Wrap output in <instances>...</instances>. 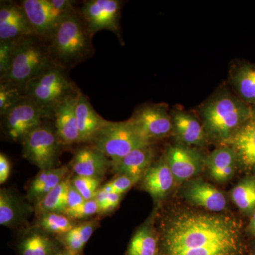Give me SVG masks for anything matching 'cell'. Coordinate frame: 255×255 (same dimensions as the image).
Listing matches in <instances>:
<instances>
[{
    "instance_id": "obj_21",
    "label": "cell",
    "mask_w": 255,
    "mask_h": 255,
    "mask_svg": "<svg viewBox=\"0 0 255 255\" xmlns=\"http://www.w3.org/2000/svg\"><path fill=\"white\" fill-rule=\"evenodd\" d=\"M228 83L240 100L255 107V64L239 63L233 65L230 70Z\"/></svg>"
},
{
    "instance_id": "obj_7",
    "label": "cell",
    "mask_w": 255,
    "mask_h": 255,
    "mask_svg": "<svg viewBox=\"0 0 255 255\" xmlns=\"http://www.w3.org/2000/svg\"><path fill=\"white\" fill-rule=\"evenodd\" d=\"M21 143L23 157L31 163L41 170L55 168L62 145L55 130L41 124L30 132Z\"/></svg>"
},
{
    "instance_id": "obj_17",
    "label": "cell",
    "mask_w": 255,
    "mask_h": 255,
    "mask_svg": "<svg viewBox=\"0 0 255 255\" xmlns=\"http://www.w3.org/2000/svg\"><path fill=\"white\" fill-rule=\"evenodd\" d=\"M79 92L69 96L58 105L53 114L55 132L62 145L80 142L76 117V103Z\"/></svg>"
},
{
    "instance_id": "obj_30",
    "label": "cell",
    "mask_w": 255,
    "mask_h": 255,
    "mask_svg": "<svg viewBox=\"0 0 255 255\" xmlns=\"http://www.w3.org/2000/svg\"><path fill=\"white\" fill-rule=\"evenodd\" d=\"M22 206L10 191H0V224L3 226H14L23 216Z\"/></svg>"
},
{
    "instance_id": "obj_9",
    "label": "cell",
    "mask_w": 255,
    "mask_h": 255,
    "mask_svg": "<svg viewBox=\"0 0 255 255\" xmlns=\"http://www.w3.org/2000/svg\"><path fill=\"white\" fill-rule=\"evenodd\" d=\"M129 122L144 138L152 142L172 135L171 112L168 106L164 104H150L139 107Z\"/></svg>"
},
{
    "instance_id": "obj_1",
    "label": "cell",
    "mask_w": 255,
    "mask_h": 255,
    "mask_svg": "<svg viewBox=\"0 0 255 255\" xmlns=\"http://www.w3.org/2000/svg\"><path fill=\"white\" fill-rule=\"evenodd\" d=\"M243 225L234 216L179 210L161 226L158 255H243Z\"/></svg>"
},
{
    "instance_id": "obj_29",
    "label": "cell",
    "mask_w": 255,
    "mask_h": 255,
    "mask_svg": "<svg viewBox=\"0 0 255 255\" xmlns=\"http://www.w3.org/2000/svg\"><path fill=\"white\" fill-rule=\"evenodd\" d=\"M97 223L90 221L76 226L65 234L60 236V242L64 248L68 251L81 255L82 251L87 242L90 241Z\"/></svg>"
},
{
    "instance_id": "obj_41",
    "label": "cell",
    "mask_w": 255,
    "mask_h": 255,
    "mask_svg": "<svg viewBox=\"0 0 255 255\" xmlns=\"http://www.w3.org/2000/svg\"><path fill=\"white\" fill-rule=\"evenodd\" d=\"M57 255H80L78 254H75V253H72V252L68 251V250L65 249L63 248L61 251Z\"/></svg>"
},
{
    "instance_id": "obj_39",
    "label": "cell",
    "mask_w": 255,
    "mask_h": 255,
    "mask_svg": "<svg viewBox=\"0 0 255 255\" xmlns=\"http://www.w3.org/2000/svg\"><path fill=\"white\" fill-rule=\"evenodd\" d=\"M11 173V164L4 154H0V183L4 184Z\"/></svg>"
},
{
    "instance_id": "obj_31",
    "label": "cell",
    "mask_w": 255,
    "mask_h": 255,
    "mask_svg": "<svg viewBox=\"0 0 255 255\" xmlns=\"http://www.w3.org/2000/svg\"><path fill=\"white\" fill-rule=\"evenodd\" d=\"M39 226L46 233L50 234L62 235L69 232L75 227L73 219L63 214L46 213L41 215Z\"/></svg>"
},
{
    "instance_id": "obj_5",
    "label": "cell",
    "mask_w": 255,
    "mask_h": 255,
    "mask_svg": "<svg viewBox=\"0 0 255 255\" xmlns=\"http://www.w3.org/2000/svg\"><path fill=\"white\" fill-rule=\"evenodd\" d=\"M79 90L68 71L53 65L28 82L24 92L41 109L45 118L53 119L58 105Z\"/></svg>"
},
{
    "instance_id": "obj_24",
    "label": "cell",
    "mask_w": 255,
    "mask_h": 255,
    "mask_svg": "<svg viewBox=\"0 0 255 255\" xmlns=\"http://www.w3.org/2000/svg\"><path fill=\"white\" fill-rule=\"evenodd\" d=\"M68 172V166L41 170L32 181L28 189V199L38 203L66 179Z\"/></svg>"
},
{
    "instance_id": "obj_28",
    "label": "cell",
    "mask_w": 255,
    "mask_h": 255,
    "mask_svg": "<svg viewBox=\"0 0 255 255\" xmlns=\"http://www.w3.org/2000/svg\"><path fill=\"white\" fill-rule=\"evenodd\" d=\"M159 238L150 226L137 230L129 243L127 255H158Z\"/></svg>"
},
{
    "instance_id": "obj_13",
    "label": "cell",
    "mask_w": 255,
    "mask_h": 255,
    "mask_svg": "<svg viewBox=\"0 0 255 255\" xmlns=\"http://www.w3.org/2000/svg\"><path fill=\"white\" fill-rule=\"evenodd\" d=\"M182 195L191 205L209 212H222L227 208V199L222 191L201 179L194 178L184 183Z\"/></svg>"
},
{
    "instance_id": "obj_22",
    "label": "cell",
    "mask_w": 255,
    "mask_h": 255,
    "mask_svg": "<svg viewBox=\"0 0 255 255\" xmlns=\"http://www.w3.org/2000/svg\"><path fill=\"white\" fill-rule=\"evenodd\" d=\"M206 169L215 182H228L238 169L234 151L228 145L219 146L206 156Z\"/></svg>"
},
{
    "instance_id": "obj_15",
    "label": "cell",
    "mask_w": 255,
    "mask_h": 255,
    "mask_svg": "<svg viewBox=\"0 0 255 255\" xmlns=\"http://www.w3.org/2000/svg\"><path fill=\"white\" fill-rule=\"evenodd\" d=\"M225 145L234 151L238 169L255 175V107L251 118Z\"/></svg>"
},
{
    "instance_id": "obj_35",
    "label": "cell",
    "mask_w": 255,
    "mask_h": 255,
    "mask_svg": "<svg viewBox=\"0 0 255 255\" xmlns=\"http://www.w3.org/2000/svg\"><path fill=\"white\" fill-rule=\"evenodd\" d=\"M123 195L119 194H107L99 189L95 200L99 206V214H105L112 212L118 207Z\"/></svg>"
},
{
    "instance_id": "obj_37",
    "label": "cell",
    "mask_w": 255,
    "mask_h": 255,
    "mask_svg": "<svg viewBox=\"0 0 255 255\" xmlns=\"http://www.w3.org/2000/svg\"><path fill=\"white\" fill-rule=\"evenodd\" d=\"M140 179L127 175H118L113 180L108 182L114 194H123L131 189Z\"/></svg>"
},
{
    "instance_id": "obj_20",
    "label": "cell",
    "mask_w": 255,
    "mask_h": 255,
    "mask_svg": "<svg viewBox=\"0 0 255 255\" xmlns=\"http://www.w3.org/2000/svg\"><path fill=\"white\" fill-rule=\"evenodd\" d=\"M155 151L152 145L132 151L123 158L112 162L114 173L142 179L155 162Z\"/></svg>"
},
{
    "instance_id": "obj_32",
    "label": "cell",
    "mask_w": 255,
    "mask_h": 255,
    "mask_svg": "<svg viewBox=\"0 0 255 255\" xmlns=\"http://www.w3.org/2000/svg\"><path fill=\"white\" fill-rule=\"evenodd\" d=\"M25 96L24 90L21 87L0 82V115L6 113Z\"/></svg>"
},
{
    "instance_id": "obj_4",
    "label": "cell",
    "mask_w": 255,
    "mask_h": 255,
    "mask_svg": "<svg viewBox=\"0 0 255 255\" xmlns=\"http://www.w3.org/2000/svg\"><path fill=\"white\" fill-rule=\"evenodd\" d=\"M48 43L36 34L23 37L18 42L9 70L0 77L23 90L28 82L53 65Z\"/></svg>"
},
{
    "instance_id": "obj_25",
    "label": "cell",
    "mask_w": 255,
    "mask_h": 255,
    "mask_svg": "<svg viewBox=\"0 0 255 255\" xmlns=\"http://www.w3.org/2000/svg\"><path fill=\"white\" fill-rule=\"evenodd\" d=\"M18 250L19 255H57L63 249L44 233L34 232L21 240Z\"/></svg>"
},
{
    "instance_id": "obj_6",
    "label": "cell",
    "mask_w": 255,
    "mask_h": 255,
    "mask_svg": "<svg viewBox=\"0 0 255 255\" xmlns=\"http://www.w3.org/2000/svg\"><path fill=\"white\" fill-rule=\"evenodd\" d=\"M91 144L112 162H115L132 151L152 145V142L144 138L129 120L120 122L106 121Z\"/></svg>"
},
{
    "instance_id": "obj_33",
    "label": "cell",
    "mask_w": 255,
    "mask_h": 255,
    "mask_svg": "<svg viewBox=\"0 0 255 255\" xmlns=\"http://www.w3.org/2000/svg\"><path fill=\"white\" fill-rule=\"evenodd\" d=\"M98 178L75 176L71 180L72 185L81 194L85 201L92 200L95 198L100 185Z\"/></svg>"
},
{
    "instance_id": "obj_38",
    "label": "cell",
    "mask_w": 255,
    "mask_h": 255,
    "mask_svg": "<svg viewBox=\"0 0 255 255\" xmlns=\"http://www.w3.org/2000/svg\"><path fill=\"white\" fill-rule=\"evenodd\" d=\"M85 201H86L85 199L71 184L68 191V208L66 210L76 209L82 205Z\"/></svg>"
},
{
    "instance_id": "obj_27",
    "label": "cell",
    "mask_w": 255,
    "mask_h": 255,
    "mask_svg": "<svg viewBox=\"0 0 255 255\" xmlns=\"http://www.w3.org/2000/svg\"><path fill=\"white\" fill-rule=\"evenodd\" d=\"M71 180L66 178L41 200L37 203V211L40 214L46 213L63 214L68 208V191Z\"/></svg>"
},
{
    "instance_id": "obj_34",
    "label": "cell",
    "mask_w": 255,
    "mask_h": 255,
    "mask_svg": "<svg viewBox=\"0 0 255 255\" xmlns=\"http://www.w3.org/2000/svg\"><path fill=\"white\" fill-rule=\"evenodd\" d=\"M20 39L0 42V77L9 70Z\"/></svg>"
},
{
    "instance_id": "obj_40",
    "label": "cell",
    "mask_w": 255,
    "mask_h": 255,
    "mask_svg": "<svg viewBox=\"0 0 255 255\" xmlns=\"http://www.w3.org/2000/svg\"><path fill=\"white\" fill-rule=\"evenodd\" d=\"M246 231L251 236L255 237V211L251 216V221L247 227Z\"/></svg>"
},
{
    "instance_id": "obj_11",
    "label": "cell",
    "mask_w": 255,
    "mask_h": 255,
    "mask_svg": "<svg viewBox=\"0 0 255 255\" xmlns=\"http://www.w3.org/2000/svg\"><path fill=\"white\" fill-rule=\"evenodd\" d=\"M164 156L178 184L194 179L206 168V156L197 147L177 142L167 147Z\"/></svg>"
},
{
    "instance_id": "obj_2",
    "label": "cell",
    "mask_w": 255,
    "mask_h": 255,
    "mask_svg": "<svg viewBox=\"0 0 255 255\" xmlns=\"http://www.w3.org/2000/svg\"><path fill=\"white\" fill-rule=\"evenodd\" d=\"M198 112L210 143L221 146L251 118L254 107L240 100L227 87H222L204 102Z\"/></svg>"
},
{
    "instance_id": "obj_42",
    "label": "cell",
    "mask_w": 255,
    "mask_h": 255,
    "mask_svg": "<svg viewBox=\"0 0 255 255\" xmlns=\"http://www.w3.org/2000/svg\"><path fill=\"white\" fill-rule=\"evenodd\" d=\"M253 255H255V250H254V253H253Z\"/></svg>"
},
{
    "instance_id": "obj_8",
    "label": "cell",
    "mask_w": 255,
    "mask_h": 255,
    "mask_svg": "<svg viewBox=\"0 0 255 255\" xmlns=\"http://www.w3.org/2000/svg\"><path fill=\"white\" fill-rule=\"evenodd\" d=\"M1 117L3 129L8 138L21 142L41 125L45 118L41 109L26 96Z\"/></svg>"
},
{
    "instance_id": "obj_16",
    "label": "cell",
    "mask_w": 255,
    "mask_h": 255,
    "mask_svg": "<svg viewBox=\"0 0 255 255\" xmlns=\"http://www.w3.org/2000/svg\"><path fill=\"white\" fill-rule=\"evenodd\" d=\"M36 34L21 3L1 1L0 4V42Z\"/></svg>"
},
{
    "instance_id": "obj_3",
    "label": "cell",
    "mask_w": 255,
    "mask_h": 255,
    "mask_svg": "<svg viewBox=\"0 0 255 255\" xmlns=\"http://www.w3.org/2000/svg\"><path fill=\"white\" fill-rule=\"evenodd\" d=\"M92 38L78 9L69 13L62 18L47 43L53 65L68 72L90 59L95 54Z\"/></svg>"
},
{
    "instance_id": "obj_23",
    "label": "cell",
    "mask_w": 255,
    "mask_h": 255,
    "mask_svg": "<svg viewBox=\"0 0 255 255\" xmlns=\"http://www.w3.org/2000/svg\"><path fill=\"white\" fill-rule=\"evenodd\" d=\"M76 117L80 142L91 143L107 121L97 113L87 96L80 90L77 99Z\"/></svg>"
},
{
    "instance_id": "obj_36",
    "label": "cell",
    "mask_w": 255,
    "mask_h": 255,
    "mask_svg": "<svg viewBox=\"0 0 255 255\" xmlns=\"http://www.w3.org/2000/svg\"><path fill=\"white\" fill-rule=\"evenodd\" d=\"M99 206L95 199L85 201L75 209L66 210L64 214L71 219H85L99 214Z\"/></svg>"
},
{
    "instance_id": "obj_19",
    "label": "cell",
    "mask_w": 255,
    "mask_h": 255,
    "mask_svg": "<svg viewBox=\"0 0 255 255\" xmlns=\"http://www.w3.org/2000/svg\"><path fill=\"white\" fill-rule=\"evenodd\" d=\"M175 182L164 156L153 162L142 179L144 190L156 201L162 200L168 195Z\"/></svg>"
},
{
    "instance_id": "obj_12",
    "label": "cell",
    "mask_w": 255,
    "mask_h": 255,
    "mask_svg": "<svg viewBox=\"0 0 255 255\" xmlns=\"http://www.w3.org/2000/svg\"><path fill=\"white\" fill-rule=\"evenodd\" d=\"M20 3L35 33L46 43L62 18L71 12L56 9L50 0H23Z\"/></svg>"
},
{
    "instance_id": "obj_18",
    "label": "cell",
    "mask_w": 255,
    "mask_h": 255,
    "mask_svg": "<svg viewBox=\"0 0 255 255\" xmlns=\"http://www.w3.org/2000/svg\"><path fill=\"white\" fill-rule=\"evenodd\" d=\"M71 165L76 176L101 179L112 167V161L92 145L77 150Z\"/></svg>"
},
{
    "instance_id": "obj_10",
    "label": "cell",
    "mask_w": 255,
    "mask_h": 255,
    "mask_svg": "<svg viewBox=\"0 0 255 255\" xmlns=\"http://www.w3.org/2000/svg\"><path fill=\"white\" fill-rule=\"evenodd\" d=\"M122 1L119 0H88L78 9L92 36L102 30H109L122 38L120 27Z\"/></svg>"
},
{
    "instance_id": "obj_14",
    "label": "cell",
    "mask_w": 255,
    "mask_h": 255,
    "mask_svg": "<svg viewBox=\"0 0 255 255\" xmlns=\"http://www.w3.org/2000/svg\"><path fill=\"white\" fill-rule=\"evenodd\" d=\"M170 112L173 125L172 135L177 143L197 148H204L209 145V139L200 119L181 109Z\"/></svg>"
},
{
    "instance_id": "obj_26",
    "label": "cell",
    "mask_w": 255,
    "mask_h": 255,
    "mask_svg": "<svg viewBox=\"0 0 255 255\" xmlns=\"http://www.w3.org/2000/svg\"><path fill=\"white\" fill-rule=\"evenodd\" d=\"M231 198L238 209L251 217L255 211V175L248 174L238 182L231 191Z\"/></svg>"
}]
</instances>
